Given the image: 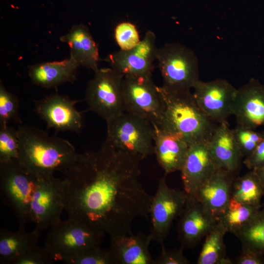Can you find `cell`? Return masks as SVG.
<instances>
[{
    "label": "cell",
    "instance_id": "cell-1",
    "mask_svg": "<svg viewBox=\"0 0 264 264\" xmlns=\"http://www.w3.org/2000/svg\"><path fill=\"white\" fill-rule=\"evenodd\" d=\"M142 160L106 140L96 151L78 154L63 174L68 218L110 237L132 234L136 218L149 219L153 198L139 180Z\"/></svg>",
    "mask_w": 264,
    "mask_h": 264
},
{
    "label": "cell",
    "instance_id": "cell-2",
    "mask_svg": "<svg viewBox=\"0 0 264 264\" xmlns=\"http://www.w3.org/2000/svg\"><path fill=\"white\" fill-rule=\"evenodd\" d=\"M18 129L17 159L28 171L38 176L64 174L75 163L78 154L68 140L49 135L33 126L21 125Z\"/></svg>",
    "mask_w": 264,
    "mask_h": 264
},
{
    "label": "cell",
    "instance_id": "cell-3",
    "mask_svg": "<svg viewBox=\"0 0 264 264\" xmlns=\"http://www.w3.org/2000/svg\"><path fill=\"white\" fill-rule=\"evenodd\" d=\"M164 111L158 128L181 134L190 146L208 141L217 125L199 108L190 90L157 87Z\"/></svg>",
    "mask_w": 264,
    "mask_h": 264
},
{
    "label": "cell",
    "instance_id": "cell-4",
    "mask_svg": "<svg viewBox=\"0 0 264 264\" xmlns=\"http://www.w3.org/2000/svg\"><path fill=\"white\" fill-rule=\"evenodd\" d=\"M105 233L68 218L50 227L44 247L54 262L100 247Z\"/></svg>",
    "mask_w": 264,
    "mask_h": 264
},
{
    "label": "cell",
    "instance_id": "cell-5",
    "mask_svg": "<svg viewBox=\"0 0 264 264\" xmlns=\"http://www.w3.org/2000/svg\"><path fill=\"white\" fill-rule=\"evenodd\" d=\"M156 60L165 88L190 90L199 78L198 60L194 52L178 43H167L157 48Z\"/></svg>",
    "mask_w": 264,
    "mask_h": 264
},
{
    "label": "cell",
    "instance_id": "cell-6",
    "mask_svg": "<svg viewBox=\"0 0 264 264\" xmlns=\"http://www.w3.org/2000/svg\"><path fill=\"white\" fill-rule=\"evenodd\" d=\"M38 179L17 159L0 163V192L17 216L20 227H25L32 221L31 203Z\"/></svg>",
    "mask_w": 264,
    "mask_h": 264
},
{
    "label": "cell",
    "instance_id": "cell-7",
    "mask_svg": "<svg viewBox=\"0 0 264 264\" xmlns=\"http://www.w3.org/2000/svg\"><path fill=\"white\" fill-rule=\"evenodd\" d=\"M107 123L105 140L114 147L142 159L154 154V128L148 120L125 111Z\"/></svg>",
    "mask_w": 264,
    "mask_h": 264
},
{
    "label": "cell",
    "instance_id": "cell-8",
    "mask_svg": "<svg viewBox=\"0 0 264 264\" xmlns=\"http://www.w3.org/2000/svg\"><path fill=\"white\" fill-rule=\"evenodd\" d=\"M124 77L111 67L98 68L88 84L85 100L91 111L106 121L125 111Z\"/></svg>",
    "mask_w": 264,
    "mask_h": 264
},
{
    "label": "cell",
    "instance_id": "cell-9",
    "mask_svg": "<svg viewBox=\"0 0 264 264\" xmlns=\"http://www.w3.org/2000/svg\"><path fill=\"white\" fill-rule=\"evenodd\" d=\"M122 93L126 112L145 119L153 127L159 125L164 105L152 75L125 76Z\"/></svg>",
    "mask_w": 264,
    "mask_h": 264
},
{
    "label": "cell",
    "instance_id": "cell-10",
    "mask_svg": "<svg viewBox=\"0 0 264 264\" xmlns=\"http://www.w3.org/2000/svg\"><path fill=\"white\" fill-rule=\"evenodd\" d=\"M64 179L53 174L39 176L31 203V220L41 233L60 221L64 210Z\"/></svg>",
    "mask_w": 264,
    "mask_h": 264
},
{
    "label": "cell",
    "instance_id": "cell-11",
    "mask_svg": "<svg viewBox=\"0 0 264 264\" xmlns=\"http://www.w3.org/2000/svg\"><path fill=\"white\" fill-rule=\"evenodd\" d=\"M166 175L158 181L157 189L153 196L150 210L153 240L161 245L171 227L174 220L179 217L184 207L187 194L184 191L170 188L166 181Z\"/></svg>",
    "mask_w": 264,
    "mask_h": 264
},
{
    "label": "cell",
    "instance_id": "cell-12",
    "mask_svg": "<svg viewBox=\"0 0 264 264\" xmlns=\"http://www.w3.org/2000/svg\"><path fill=\"white\" fill-rule=\"evenodd\" d=\"M193 88L196 102L212 121L218 124L226 122L233 115L237 89L227 80L217 79L204 82L199 80Z\"/></svg>",
    "mask_w": 264,
    "mask_h": 264
},
{
    "label": "cell",
    "instance_id": "cell-13",
    "mask_svg": "<svg viewBox=\"0 0 264 264\" xmlns=\"http://www.w3.org/2000/svg\"><path fill=\"white\" fill-rule=\"evenodd\" d=\"M156 39L155 33L149 30L136 46L111 53L105 60L124 76L152 75L157 49Z\"/></svg>",
    "mask_w": 264,
    "mask_h": 264
},
{
    "label": "cell",
    "instance_id": "cell-14",
    "mask_svg": "<svg viewBox=\"0 0 264 264\" xmlns=\"http://www.w3.org/2000/svg\"><path fill=\"white\" fill-rule=\"evenodd\" d=\"M78 102L56 93L36 101L34 110L49 129L79 132L83 128V119L81 112L75 107Z\"/></svg>",
    "mask_w": 264,
    "mask_h": 264
},
{
    "label": "cell",
    "instance_id": "cell-15",
    "mask_svg": "<svg viewBox=\"0 0 264 264\" xmlns=\"http://www.w3.org/2000/svg\"><path fill=\"white\" fill-rule=\"evenodd\" d=\"M218 221V219L194 197L187 195L177 226L181 247L184 248L195 246L206 236Z\"/></svg>",
    "mask_w": 264,
    "mask_h": 264
},
{
    "label": "cell",
    "instance_id": "cell-16",
    "mask_svg": "<svg viewBox=\"0 0 264 264\" xmlns=\"http://www.w3.org/2000/svg\"><path fill=\"white\" fill-rule=\"evenodd\" d=\"M233 115L239 126L253 130L264 126V85L251 79L237 89Z\"/></svg>",
    "mask_w": 264,
    "mask_h": 264
},
{
    "label": "cell",
    "instance_id": "cell-17",
    "mask_svg": "<svg viewBox=\"0 0 264 264\" xmlns=\"http://www.w3.org/2000/svg\"><path fill=\"white\" fill-rule=\"evenodd\" d=\"M218 169L209 152L208 141L190 145L180 170L184 191L193 196Z\"/></svg>",
    "mask_w": 264,
    "mask_h": 264
},
{
    "label": "cell",
    "instance_id": "cell-18",
    "mask_svg": "<svg viewBox=\"0 0 264 264\" xmlns=\"http://www.w3.org/2000/svg\"><path fill=\"white\" fill-rule=\"evenodd\" d=\"M154 154L165 174L179 171L190 145L180 133L154 127Z\"/></svg>",
    "mask_w": 264,
    "mask_h": 264
},
{
    "label": "cell",
    "instance_id": "cell-19",
    "mask_svg": "<svg viewBox=\"0 0 264 264\" xmlns=\"http://www.w3.org/2000/svg\"><path fill=\"white\" fill-rule=\"evenodd\" d=\"M232 174L218 168L193 196L218 220L231 198Z\"/></svg>",
    "mask_w": 264,
    "mask_h": 264
},
{
    "label": "cell",
    "instance_id": "cell-20",
    "mask_svg": "<svg viewBox=\"0 0 264 264\" xmlns=\"http://www.w3.org/2000/svg\"><path fill=\"white\" fill-rule=\"evenodd\" d=\"M152 241L151 234L141 232L112 236L109 250L116 264H154L149 250Z\"/></svg>",
    "mask_w": 264,
    "mask_h": 264
},
{
    "label": "cell",
    "instance_id": "cell-21",
    "mask_svg": "<svg viewBox=\"0 0 264 264\" xmlns=\"http://www.w3.org/2000/svg\"><path fill=\"white\" fill-rule=\"evenodd\" d=\"M208 146L218 168L232 174L238 169L242 156L227 122L217 126L208 141Z\"/></svg>",
    "mask_w": 264,
    "mask_h": 264
},
{
    "label": "cell",
    "instance_id": "cell-22",
    "mask_svg": "<svg viewBox=\"0 0 264 264\" xmlns=\"http://www.w3.org/2000/svg\"><path fill=\"white\" fill-rule=\"evenodd\" d=\"M78 63L71 56L61 61L45 62L30 66L28 74L33 84L44 88H56L76 79Z\"/></svg>",
    "mask_w": 264,
    "mask_h": 264
},
{
    "label": "cell",
    "instance_id": "cell-23",
    "mask_svg": "<svg viewBox=\"0 0 264 264\" xmlns=\"http://www.w3.org/2000/svg\"><path fill=\"white\" fill-rule=\"evenodd\" d=\"M60 39L61 42L68 45L70 56L80 66L92 69L94 72L99 68L100 58L98 45L87 26L83 24L74 25Z\"/></svg>",
    "mask_w": 264,
    "mask_h": 264
},
{
    "label": "cell",
    "instance_id": "cell-24",
    "mask_svg": "<svg viewBox=\"0 0 264 264\" xmlns=\"http://www.w3.org/2000/svg\"><path fill=\"white\" fill-rule=\"evenodd\" d=\"M40 235L41 233L35 229L31 232H27L25 231V227L20 226L15 232L7 229H1L0 264H13L27 250L37 245Z\"/></svg>",
    "mask_w": 264,
    "mask_h": 264
},
{
    "label": "cell",
    "instance_id": "cell-25",
    "mask_svg": "<svg viewBox=\"0 0 264 264\" xmlns=\"http://www.w3.org/2000/svg\"><path fill=\"white\" fill-rule=\"evenodd\" d=\"M264 184L254 170L234 179L231 198L240 202L261 208Z\"/></svg>",
    "mask_w": 264,
    "mask_h": 264
},
{
    "label": "cell",
    "instance_id": "cell-26",
    "mask_svg": "<svg viewBox=\"0 0 264 264\" xmlns=\"http://www.w3.org/2000/svg\"><path fill=\"white\" fill-rule=\"evenodd\" d=\"M218 221L205 237V239L197 260L198 264H232L234 261L226 255L224 237L226 233Z\"/></svg>",
    "mask_w": 264,
    "mask_h": 264
},
{
    "label": "cell",
    "instance_id": "cell-27",
    "mask_svg": "<svg viewBox=\"0 0 264 264\" xmlns=\"http://www.w3.org/2000/svg\"><path fill=\"white\" fill-rule=\"evenodd\" d=\"M260 208L231 198L225 210L219 217L218 222L227 232L235 235L252 220Z\"/></svg>",
    "mask_w": 264,
    "mask_h": 264
},
{
    "label": "cell",
    "instance_id": "cell-28",
    "mask_svg": "<svg viewBox=\"0 0 264 264\" xmlns=\"http://www.w3.org/2000/svg\"><path fill=\"white\" fill-rule=\"evenodd\" d=\"M235 235L241 241L242 247L264 256V204L252 220Z\"/></svg>",
    "mask_w": 264,
    "mask_h": 264
},
{
    "label": "cell",
    "instance_id": "cell-29",
    "mask_svg": "<svg viewBox=\"0 0 264 264\" xmlns=\"http://www.w3.org/2000/svg\"><path fill=\"white\" fill-rule=\"evenodd\" d=\"M19 110L18 98L7 90L0 82V125H8L11 121L22 125Z\"/></svg>",
    "mask_w": 264,
    "mask_h": 264
},
{
    "label": "cell",
    "instance_id": "cell-30",
    "mask_svg": "<svg viewBox=\"0 0 264 264\" xmlns=\"http://www.w3.org/2000/svg\"><path fill=\"white\" fill-rule=\"evenodd\" d=\"M18 153V129L0 125V163L17 159Z\"/></svg>",
    "mask_w": 264,
    "mask_h": 264
},
{
    "label": "cell",
    "instance_id": "cell-31",
    "mask_svg": "<svg viewBox=\"0 0 264 264\" xmlns=\"http://www.w3.org/2000/svg\"><path fill=\"white\" fill-rule=\"evenodd\" d=\"M62 262L68 264H116L109 250L94 247L66 258Z\"/></svg>",
    "mask_w": 264,
    "mask_h": 264
},
{
    "label": "cell",
    "instance_id": "cell-32",
    "mask_svg": "<svg viewBox=\"0 0 264 264\" xmlns=\"http://www.w3.org/2000/svg\"><path fill=\"white\" fill-rule=\"evenodd\" d=\"M232 132L242 156L245 157L264 139V132H257L239 125L232 130Z\"/></svg>",
    "mask_w": 264,
    "mask_h": 264
},
{
    "label": "cell",
    "instance_id": "cell-33",
    "mask_svg": "<svg viewBox=\"0 0 264 264\" xmlns=\"http://www.w3.org/2000/svg\"><path fill=\"white\" fill-rule=\"evenodd\" d=\"M114 38L122 50L131 49L141 41L135 25L128 22H123L117 25L114 30Z\"/></svg>",
    "mask_w": 264,
    "mask_h": 264
},
{
    "label": "cell",
    "instance_id": "cell-34",
    "mask_svg": "<svg viewBox=\"0 0 264 264\" xmlns=\"http://www.w3.org/2000/svg\"><path fill=\"white\" fill-rule=\"evenodd\" d=\"M54 262L44 246H35L16 260L13 264H49Z\"/></svg>",
    "mask_w": 264,
    "mask_h": 264
},
{
    "label": "cell",
    "instance_id": "cell-35",
    "mask_svg": "<svg viewBox=\"0 0 264 264\" xmlns=\"http://www.w3.org/2000/svg\"><path fill=\"white\" fill-rule=\"evenodd\" d=\"M158 257L154 260V264H188L189 261L184 256L182 247L179 249H166L164 245Z\"/></svg>",
    "mask_w": 264,
    "mask_h": 264
},
{
    "label": "cell",
    "instance_id": "cell-36",
    "mask_svg": "<svg viewBox=\"0 0 264 264\" xmlns=\"http://www.w3.org/2000/svg\"><path fill=\"white\" fill-rule=\"evenodd\" d=\"M250 170L257 169L264 165V139L243 161Z\"/></svg>",
    "mask_w": 264,
    "mask_h": 264
},
{
    "label": "cell",
    "instance_id": "cell-37",
    "mask_svg": "<svg viewBox=\"0 0 264 264\" xmlns=\"http://www.w3.org/2000/svg\"><path fill=\"white\" fill-rule=\"evenodd\" d=\"M237 264H264V256L250 249L242 247L240 255L234 261Z\"/></svg>",
    "mask_w": 264,
    "mask_h": 264
},
{
    "label": "cell",
    "instance_id": "cell-38",
    "mask_svg": "<svg viewBox=\"0 0 264 264\" xmlns=\"http://www.w3.org/2000/svg\"><path fill=\"white\" fill-rule=\"evenodd\" d=\"M264 184V165L262 167L254 170Z\"/></svg>",
    "mask_w": 264,
    "mask_h": 264
}]
</instances>
